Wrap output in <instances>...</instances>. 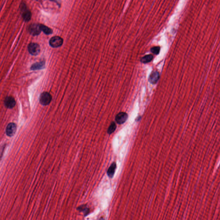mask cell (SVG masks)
Here are the masks:
<instances>
[{"label": "cell", "instance_id": "9c48e42d", "mask_svg": "<svg viewBox=\"0 0 220 220\" xmlns=\"http://www.w3.org/2000/svg\"><path fill=\"white\" fill-rule=\"evenodd\" d=\"M159 78V73L157 71H154L150 75L149 78V81L151 84H156L158 81Z\"/></svg>", "mask_w": 220, "mask_h": 220}, {"label": "cell", "instance_id": "2e32d148", "mask_svg": "<svg viewBox=\"0 0 220 220\" xmlns=\"http://www.w3.org/2000/svg\"><path fill=\"white\" fill-rule=\"evenodd\" d=\"M160 48L159 46H155L151 49V52L155 55H158L160 53Z\"/></svg>", "mask_w": 220, "mask_h": 220}, {"label": "cell", "instance_id": "8992f818", "mask_svg": "<svg viewBox=\"0 0 220 220\" xmlns=\"http://www.w3.org/2000/svg\"><path fill=\"white\" fill-rule=\"evenodd\" d=\"M21 11H22V16L24 21L26 22L29 21L31 19L32 14L30 11L27 10L25 4H23L21 6Z\"/></svg>", "mask_w": 220, "mask_h": 220}, {"label": "cell", "instance_id": "3957f363", "mask_svg": "<svg viewBox=\"0 0 220 220\" xmlns=\"http://www.w3.org/2000/svg\"><path fill=\"white\" fill-rule=\"evenodd\" d=\"M29 31L30 33L32 35H38L42 31L40 24H32L29 27Z\"/></svg>", "mask_w": 220, "mask_h": 220}, {"label": "cell", "instance_id": "52a82bcc", "mask_svg": "<svg viewBox=\"0 0 220 220\" xmlns=\"http://www.w3.org/2000/svg\"><path fill=\"white\" fill-rule=\"evenodd\" d=\"M128 116L125 112H120L116 115L115 120L117 123L119 124H124L127 120Z\"/></svg>", "mask_w": 220, "mask_h": 220}, {"label": "cell", "instance_id": "30bf717a", "mask_svg": "<svg viewBox=\"0 0 220 220\" xmlns=\"http://www.w3.org/2000/svg\"><path fill=\"white\" fill-rule=\"evenodd\" d=\"M117 168L116 163L114 162L112 163L107 171V174L108 177L110 178H113L115 173V170Z\"/></svg>", "mask_w": 220, "mask_h": 220}, {"label": "cell", "instance_id": "9a60e30c", "mask_svg": "<svg viewBox=\"0 0 220 220\" xmlns=\"http://www.w3.org/2000/svg\"><path fill=\"white\" fill-rule=\"evenodd\" d=\"M78 210H79L80 212H84V214H85V216H87L89 213V209L85 206V205H81L78 208Z\"/></svg>", "mask_w": 220, "mask_h": 220}, {"label": "cell", "instance_id": "7c38bea8", "mask_svg": "<svg viewBox=\"0 0 220 220\" xmlns=\"http://www.w3.org/2000/svg\"><path fill=\"white\" fill-rule=\"evenodd\" d=\"M153 56L152 55H148L142 57L141 59V62L143 63L146 64L150 63L153 60Z\"/></svg>", "mask_w": 220, "mask_h": 220}, {"label": "cell", "instance_id": "4fadbf2b", "mask_svg": "<svg viewBox=\"0 0 220 220\" xmlns=\"http://www.w3.org/2000/svg\"><path fill=\"white\" fill-rule=\"evenodd\" d=\"M40 27H41V31L43 32L46 35H49L53 33V30L45 25L40 24Z\"/></svg>", "mask_w": 220, "mask_h": 220}, {"label": "cell", "instance_id": "e0dca14e", "mask_svg": "<svg viewBox=\"0 0 220 220\" xmlns=\"http://www.w3.org/2000/svg\"><path fill=\"white\" fill-rule=\"evenodd\" d=\"M50 1L54 2L57 3L58 4H60V0H50Z\"/></svg>", "mask_w": 220, "mask_h": 220}, {"label": "cell", "instance_id": "7a4b0ae2", "mask_svg": "<svg viewBox=\"0 0 220 220\" xmlns=\"http://www.w3.org/2000/svg\"><path fill=\"white\" fill-rule=\"evenodd\" d=\"M63 38L59 36H55L49 40V44L54 48L60 47L63 45Z\"/></svg>", "mask_w": 220, "mask_h": 220}, {"label": "cell", "instance_id": "6da1fadb", "mask_svg": "<svg viewBox=\"0 0 220 220\" xmlns=\"http://www.w3.org/2000/svg\"><path fill=\"white\" fill-rule=\"evenodd\" d=\"M52 100V96L47 92H43L40 95V102L43 105L49 104Z\"/></svg>", "mask_w": 220, "mask_h": 220}, {"label": "cell", "instance_id": "ba28073f", "mask_svg": "<svg viewBox=\"0 0 220 220\" xmlns=\"http://www.w3.org/2000/svg\"><path fill=\"white\" fill-rule=\"evenodd\" d=\"M15 99L11 96H8L6 98L4 101V104L7 107L9 108H12L15 106Z\"/></svg>", "mask_w": 220, "mask_h": 220}, {"label": "cell", "instance_id": "5b68a950", "mask_svg": "<svg viewBox=\"0 0 220 220\" xmlns=\"http://www.w3.org/2000/svg\"><path fill=\"white\" fill-rule=\"evenodd\" d=\"M17 129V126L13 123H10L7 127L6 133L9 137H12L15 135Z\"/></svg>", "mask_w": 220, "mask_h": 220}, {"label": "cell", "instance_id": "8fae6325", "mask_svg": "<svg viewBox=\"0 0 220 220\" xmlns=\"http://www.w3.org/2000/svg\"><path fill=\"white\" fill-rule=\"evenodd\" d=\"M45 65V63L44 62H41L40 63H36L33 65L31 67V69L33 70H36L41 69L43 68Z\"/></svg>", "mask_w": 220, "mask_h": 220}, {"label": "cell", "instance_id": "277c9868", "mask_svg": "<svg viewBox=\"0 0 220 220\" xmlns=\"http://www.w3.org/2000/svg\"><path fill=\"white\" fill-rule=\"evenodd\" d=\"M28 50L31 55L36 56L40 52V47L37 43H31L28 46Z\"/></svg>", "mask_w": 220, "mask_h": 220}, {"label": "cell", "instance_id": "5bb4252c", "mask_svg": "<svg viewBox=\"0 0 220 220\" xmlns=\"http://www.w3.org/2000/svg\"><path fill=\"white\" fill-rule=\"evenodd\" d=\"M116 129V124L114 122H112L111 124H110V126H109L108 130H107V133L109 134H111V133H112L114 132L115 131Z\"/></svg>", "mask_w": 220, "mask_h": 220}]
</instances>
